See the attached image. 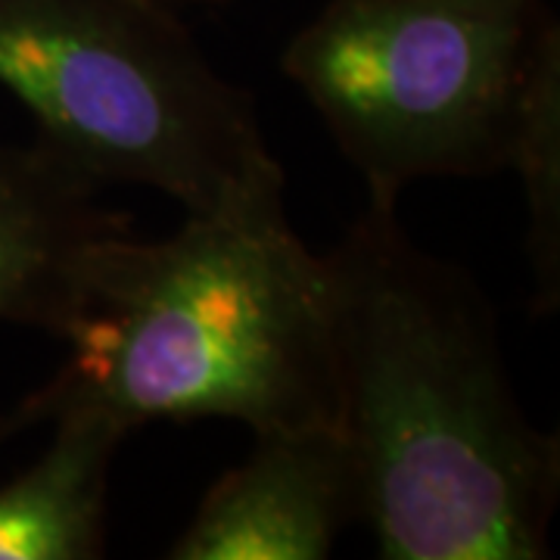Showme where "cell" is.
I'll use <instances>...</instances> for the list:
<instances>
[{
    "instance_id": "1",
    "label": "cell",
    "mask_w": 560,
    "mask_h": 560,
    "mask_svg": "<svg viewBox=\"0 0 560 560\" xmlns=\"http://www.w3.org/2000/svg\"><path fill=\"white\" fill-rule=\"evenodd\" d=\"M337 433L386 560H541L560 440L526 418L477 280L368 202L324 253Z\"/></svg>"
},
{
    "instance_id": "2",
    "label": "cell",
    "mask_w": 560,
    "mask_h": 560,
    "mask_svg": "<svg viewBox=\"0 0 560 560\" xmlns=\"http://www.w3.org/2000/svg\"><path fill=\"white\" fill-rule=\"evenodd\" d=\"M60 371L0 420V440L66 411L128 433L224 418L253 433L337 427L324 253L283 209L187 215L165 241L97 243L62 324Z\"/></svg>"
},
{
    "instance_id": "3",
    "label": "cell",
    "mask_w": 560,
    "mask_h": 560,
    "mask_svg": "<svg viewBox=\"0 0 560 560\" xmlns=\"http://www.w3.org/2000/svg\"><path fill=\"white\" fill-rule=\"evenodd\" d=\"M0 84L101 187H153L187 215L283 209L256 103L165 3L0 0Z\"/></svg>"
},
{
    "instance_id": "4",
    "label": "cell",
    "mask_w": 560,
    "mask_h": 560,
    "mask_svg": "<svg viewBox=\"0 0 560 560\" xmlns=\"http://www.w3.org/2000/svg\"><path fill=\"white\" fill-rule=\"evenodd\" d=\"M551 32L548 0H327L280 69L364 178L368 202L399 206L415 180L508 168Z\"/></svg>"
},
{
    "instance_id": "5",
    "label": "cell",
    "mask_w": 560,
    "mask_h": 560,
    "mask_svg": "<svg viewBox=\"0 0 560 560\" xmlns=\"http://www.w3.org/2000/svg\"><path fill=\"white\" fill-rule=\"evenodd\" d=\"M352 523L359 482L337 427L268 430L209 486L165 558L324 560Z\"/></svg>"
},
{
    "instance_id": "6",
    "label": "cell",
    "mask_w": 560,
    "mask_h": 560,
    "mask_svg": "<svg viewBox=\"0 0 560 560\" xmlns=\"http://www.w3.org/2000/svg\"><path fill=\"white\" fill-rule=\"evenodd\" d=\"M101 190L40 140L0 143V320L60 337L91 249L131 231Z\"/></svg>"
},
{
    "instance_id": "7",
    "label": "cell",
    "mask_w": 560,
    "mask_h": 560,
    "mask_svg": "<svg viewBox=\"0 0 560 560\" xmlns=\"http://www.w3.org/2000/svg\"><path fill=\"white\" fill-rule=\"evenodd\" d=\"M50 445L0 486V560H97L106 555V486L128 430L97 411L47 420Z\"/></svg>"
},
{
    "instance_id": "8",
    "label": "cell",
    "mask_w": 560,
    "mask_h": 560,
    "mask_svg": "<svg viewBox=\"0 0 560 560\" xmlns=\"http://www.w3.org/2000/svg\"><path fill=\"white\" fill-rule=\"evenodd\" d=\"M504 172H517L529 212L533 305L551 315L560 305V28L541 44L529 72Z\"/></svg>"
},
{
    "instance_id": "9",
    "label": "cell",
    "mask_w": 560,
    "mask_h": 560,
    "mask_svg": "<svg viewBox=\"0 0 560 560\" xmlns=\"http://www.w3.org/2000/svg\"><path fill=\"white\" fill-rule=\"evenodd\" d=\"M156 3H165L172 10H190V7H221V3H231V0H156Z\"/></svg>"
}]
</instances>
